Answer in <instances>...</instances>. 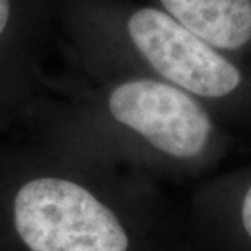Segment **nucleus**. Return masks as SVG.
<instances>
[{
  "label": "nucleus",
  "instance_id": "f257e3e1",
  "mask_svg": "<svg viewBox=\"0 0 251 251\" xmlns=\"http://www.w3.org/2000/svg\"><path fill=\"white\" fill-rule=\"evenodd\" d=\"M0 251H193L155 179L52 140L0 165Z\"/></svg>",
  "mask_w": 251,
  "mask_h": 251
},
{
  "label": "nucleus",
  "instance_id": "f03ea898",
  "mask_svg": "<svg viewBox=\"0 0 251 251\" xmlns=\"http://www.w3.org/2000/svg\"><path fill=\"white\" fill-rule=\"evenodd\" d=\"M33 119L43 139L152 179L205 178L235 145L202 101L147 77L52 82Z\"/></svg>",
  "mask_w": 251,
  "mask_h": 251
},
{
  "label": "nucleus",
  "instance_id": "7ed1b4c3",
  "mask_svg": "<svg viewBox=\"0 0 251 251\" xmlns=\"http://www.w3.org/2000/svg\"><path fill=\"white\" fill-rule=\"evenodd\" d=\"M80 78L147 77L202 101L227 126L251 129V70L152 2L54 0Z\"/></svg>",
  "mask_w": 251,
  "mask_h": 251
},
{
  "label": "nucleus",
  "instance_id": "20e7f679",
  "mask_svg": "<svg viewBox=\"0 0 251 251\" xmlns=\"http://www.w3.org/2000/svg\"><path fill=\"white\" fill-rule=\"evenodd\" d=\"M54 0H0V134L31 121L51 93L44 57Z\"/></svg>",
  "mask_w": 251,
  "mask_h": 251
},
{
  "label": "nucleus",
  "instance_id": "39448f33",
  "mask_svg": "<svg viewBox=\"0 0 251 251\" xmlns=\"http://www.w3.org/2000/svg\"><path fill=\"white\" fill-rule=\"evenodd\" d=\"M184 222L193 251H251V165L202 178Z\"/></svg>",
  "mask_w": 251,
  "mask_h": 251
},
{
  "label": "nucleus",
  "instance_id": "423d86ee",
  "mask_svg": "<svg viewBox=\"0 0 251 251\" xmlns=\"http://www.w3.org/2000/svg\"><path fill=\"white\" fill-rule=\"evenodd\" d=\"M251 70V0H149Z\"/></svg>",
  "mask_w": 251,
  "mask_h": 251
}]
</instances>
